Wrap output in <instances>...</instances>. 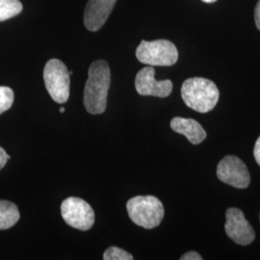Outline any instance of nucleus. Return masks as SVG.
Here are the masks:
<instances>
[{
  "label": "nucleus",
  "instance_id": "f257e3e1",
  "mask_svg": "<svg viewBox=\"0 0 260 260\" xmlns=\"http://www.w3.org/2000/svg\"><path fill=\"white\" fill-rule=\"evenodd\" d=\"M111 84L110 68L104 60L92 63L84 89V105L92 115L103 114L106 110L107 94Z\"/></svg>",
  "mask_w": 260,
  "mask_h": 260
},
{
  "label": "nucleus",
  "instance_id": "ddd939ff",
  "mask_svg": "<svg viewBox=\"0 0 260 260\" xmlns=\"http://www.w3.org/2000/svg\"><path fill=\"white\" fill-rule=\"evenodd\" d=\"M22 11L19 0H0V21H4L18 16Z\"/></svg>",
  "mask_w": 260,
  "mask_h": 260
},
{
  "label": "nucleus",
  "instance_id": "a211bd4d",
  "mask_svg": "<svg viewBox=\"0 0 260 260\" xmlns=\"http://www.w3.org/2000/svg\"><path fill=\"white\" fill-rule=\"evenodd\" d=\"M253 156H254L255 161L257 162V164L260 166V136L258 137V139L256 140L255 145H254Z\"/></svg>",
  "mask_w": 260,
  "mask_h": 260
},
{
  "label": "nucleus",
  "instance_id": "1a4fd4ad",
  "mask_svg": "<svg viewBox=\"0 0 260 260\" xmlns=\"http://www.w3.org/2000/svg\"><path fill=\"white\" fill-rule=\"evenodd\" d=\"M155 71L152 66L142 69L136 75L135 88L141 95H152L157 98H167L173 91L171 80H155Z\"/></svg>",
  "mask_w": 260,
  "mask_h": 260
},
{
  "label": "nucleus",
  "instance_id": "f03ea898",
  "mask_svg": "<svg viewBox=\"0 0 260 260\" xmlns=\"http://www.w3.org/2000/svg\"><path fill=\"white\" fill-rule=\"evenodd\" d=\"M181 98L189 108L199 113H207L217 105L220 92L213 81L203 77H193L182 84Z\"/></svg>",
  "mask_w": 260,
  "mask_h": 260
},
{
  "label": "nucleus",
  "instance_id": "39448f33",
  "mask_svg": "<svg viewBox=\"0 0 260 260\" xmlns=\"http://www.w3.org/2000/svg\"><path fill=\"white\" fill-rule=\"evenodd\" d=\"M70 73L65 64L58 60L51 59L44 70V81L47 92L57 103H65L70 98Z\"/></svg>",
  "mask_w": 260,
  "mask_h": 260
},
{
  "label": "nucleus",
  "instance_id": "aec40b11",
  "mask_svg": "<svg viewBox=\"0 0 260 260\" xmlns=\"http://www.w3.org/2000/svg\"><path fill=\"white\" fill-rule=\"evenodd\" d=\"M204 2H206V3H214V2H216L217 0H203Z\"/></svg>",
  "mask_w": 260,
  "mask_h": 260
},
{
  "label": "nucleus",
  "instance_id": "423d86ee",
  "mask_svg": "<svg viewBox=\"0 0 260 260\" xmlns=\"http://www.w3.org/2000/svg\"><path fill=\"white\" fill-rule=\"evenodd\" d=\"M61 214L66 223L82 232L89 231L94 223L92 206L80 198L66 199L61 205Z\"/></svg>",
  "mask_w": 260,
  "mask_h": 260
},
{
  "label": "nucleus",
  "instance_id": "412c9836",
  "mask_svg": "<svg viewBox=\"0 0 260 260\" xmlns=\"http://www.w3.org/2000/svg\"><path fill=\"white\" fill-rule=\"evenodd\" d=\"M60 112H61V113H64V112H65V108H64V107H61V108H60Z\"/></svg>",
  "mask_w": 260,
  "mask_h": 260
},
{
  "label": "nucleus",
  "instance_id": "9d476101",
  "mask_svg": "<svg viewBox=\"0 0 260 260\" xmlns=\"http://www.w3.org/2000/svg\"><path fill=\"white\" fill-rule=\"evenodd\" d=\"M117 0H89L84 11V24L89 31L103 27L109 18Z\"/></svg>",
  "mask_w": 260,
  "mask_h": 260
},
{
  "label": "nucleus",
  "instance_id": "0eeeda50",
  "mask_svg": "<svg viewBox=\"0 0 260 260\" xmlns=\"http://www.w3.org/2000/svg\"><path fill=\"white\" fill-rule=\"evenodd\" d=\"M217 177L223 183L238 189H246L250 185L251 176L246 164L240 158L228 155L217 167Z\"/></svg>",
  "mask_w": 260,
  "mask_h": 260
},
{
  "label": "nucleus",
  "instance_id": "f8f14e48",
  "mask_svg": "<svg viewBox=\"0 0 260 260\" xmlns=\"http://www.w3.org/2000/svg\"><path fill=\"white\" fill-rule=\"evenodd\" d=\"M19 216L17 205L8 201H0V231L14 226L19 222Z\"/></svg>",
  "mask_w": 260,
  "mask_h": 260
},
{
  "label": "nucleus",
  "instance_id": "7ed1b4c3",
  "mask_svg": "<svg viewBox=\"0 0 260 260\" xmlns=\"http://www.w3.org/2000/svg\"><path fill=\"white\" fill-rule=\"evenodd\" d=\"M127 213L135 224L147 230L158 226L164 218V206L153 196H137L126 204Z\"/></svg>",
  "mask_w": 260,
  "mask_h": 260
},
{
  "label": "nucleus",
  "instance_id": "2eb2a0df",
  "mask_svg": "<svg viewBox=\"0 0 260 260\" xmlns=\"http://www.w3.org/2000/svg\"><path fill=\"white\" fill-rule=\"evenodd\" d=\"M103 259L104 260H132L133 256L122 249L118 247H110L103 253Z\"/></svg>",
  "mask_w": 260,
  "mask_h": 260
},
{
  "label": "nucleus",
  "instance_id": "dca6fc26",
  "mask_svg": "<svg viewBox=\"0 0 260 260\" xmlns=\"http://www.w3.org/2000/svg\"><path fill=\"white\" fill-rule=\"evenodd\" d=\"M181 260H202L203 257L201 256L200 253H198L197 251H189L184 253L181 257Z\"/></svg>",
  "mask_w": 260,
  "mask_h": 260
},
{
  "label": "nucleus",
  "instance_id": "6ab92c4d",
  "mask_svg": "<svg viewBox=\"0 0 260 260\" xmlns=\"http://www.w3.org/2000/svg\"><path fill=\"white\" fill-rule=\"evenodd\" d=\"M254 20H255L256 27L260 31V0L257 2L254 9Z\"/></svg>",
  "mask_w": 260,
  "mask_h": 260
},
{
  "label": "nucleus",
  "instance_id": "20e7f679",
  "mask_svg": "<svg viewBox=\"0 0 260 260\" xmlns=\"http://www.w3.org/2000/svg\"><path fill=\"white\" fill-rule=\"evenodd\" d=\"M136 57L143 64L169 67L177 63L178 51L176 46L168 40L142 41L136 49Z\"/></svg>",
  "mask_w": 260,
  "mask_h": 260
},
{
  "label": "nucleus",
  "instance_id": "9b49d317",
  "mask_svg": "<svg viewBox=\"0 0 260 260\" xmlns=\"http://www.w3.org/2000/svg\"><path fill=\"white\" fill-rule=\"evenodd\" d=\"M171 127L175 132L184 135L193 145L203 143L207 136L204 127L193 119L176 117L171 121Z\"/></svg>",
  "mask_w": 260,
  "mask_h": 260
},
{
  "label": "nucleus",
  "instance_id": "4468645a",
  "mask_svg": "<svg viewBox=\"0 0 260 260\" xmlns=\"http://www.w3.org/2000/svg\"><path fill=\"white\" fill-rule=\"evenodd\" d=\"M14 98V91L11 88L0 86V115L12 107Z\"/></svg>",
  "mask_w": 260,
  "mask_h": 260
},
{
  "label": "nucleus",
  "instance_id": "6e6552de",
  "mask_svg": "<svg viewBox=\"0 0 260 260\" xmlns=\"http://www.w3.org/2000/svg\"><path fill=\"white\" fill-rule=\"evenodd\" d=\"M225 218V233L233 241L241 246H248L252 243L255 238V233L240 209L235 207L229 208Z\"/></svg>",
  "mask_w": 260,
  "mask_h": 260
},
{
  "label": "nucleus",
  "instance_id": "f3484780",
  "mask_svg": "<svg viewBox=\"0 0 260 260\" xmlns=\"http://www.w3.org/2000/svg\"><path fill=\"white\" fill-rule=\"evenodd\" d=\"M9 159V155L6 153V151L4 149L0 147V170L5 167V165Z\"/></svg>",
  "mask_w": 260,
  "mask_h": 260
}]
</instances>
